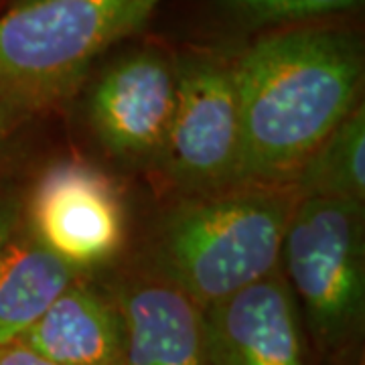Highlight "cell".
<instances>
[{
    "label": "cell",
    "mask_w": 365,
    "mask_h": 365,
    "mask_svg": "<svg viewBox=\"0 0 365 365\" xmlns=\"http://www.w3.org/2000/svg\"><path fill=\"white\" fill-rule=\"evenodd\" d=\"M157 163L189 195L240 181L242 130L230 61L191 57L177 66V96Z\"/></svg>",
    "instance_id": "5b68a950"
},
{
    "label": "cell",
    "mask_w": 365,
    "mask_h": 365,
    "mask_svg": "<svg viewBox=\"0 0 365 365\" xmlns=\"http://www.w3.org/2000/svg\"><path fill=\"white\" fill-rule=\"evenodd\" d=\"M14 2H25V0H13V4H14Z\"/></svg>",
    "instance_id": "e0dca14e"
},
{
    "label": "cell",
    "mask_w": 365,
    "mask_h": 365,
    "mask_svg": "<svg viewBox=\"0 0 365 365\" xmlns=\"http://www.w3.org/2000/svg\"><path fill=\"white\" fill-rule=\"evenodd\" d=\"M201 317L209 365H307L302 314L280 268Z\"/></svg>",
    "instance_id": "ba28073f"
},
{
    "label": "cell",
    "mask_w": 365,
    "mask_h": 365,
    "mask_svg": "<svg viewBox=\"0 0 365 365\" xmlns=\"http://www.w3.org/2000/svg\"><path fill=\"white\" fill-rule=\"evenodd\" d=\"M25 220V195L13 181L0 177V258L11 246Z\"/></svg>",
    "instance_id": "5bb4252c"
},
{
    "label": "cell",
    "mask_w": 365,
    "mask_h": 365,
    "mask_svg": "<svg viewBox=\"0 0 365 365\" xmlns=\"http://www.w3.org/2000/svg\"><path fill=\"white\" fill-rule=\"evenodd\" d=\"M33 114L35 112L31 108L0 91V148L23 126L26 118H31Z\"/></svg>",
    "instance_id": "9a60e30c"
},
{
    "label": "cell",
    "mask_w": 365,
    "mask_h": 365,
    "mask_svg": "<svg viewBox=\"0 0 365 365\" xmlns=\"http://www.w3.org/2000/svg\"><path fill=\"white\" fill-rule=\"evenodd\" d=\"M177 96V66L157 49L108 63L88 93V120L112 157L153 160L165 144Z\"/></svg>",
    "instance_id": "52a82bcc"
},
{
    "label": "cell",
    "mask_w": 365,
    "mask_h": 365,
    "mask_svg": "<svg viewBox=\"0 0 365 365\" xmlns=\"http://www.w3.org/2000/svg\"><path fill=\"white\" fill-rule=\"evenodd\" d=\"M242 163L240 182H290L304 158L361 102V37L307 23L260 35L230 59Z\"/></svg>",
    "instance_id": "6da1fadb"
},
{
    "label": "cell",
    "mask_w": 365,
    "mask_h": 365,
    "mask_svg": "<svg viewBox=\"0 0 365 365\" xmlns=\"http://www.w3.org/2000/svg\"><path fill=\"white\" fill-rule=\"evenodd\" d=\"M0 365H57L29 349L21 341L0 347Z\"/></svg>",
    "instance_id": "2e32d148"
},
{
    "label": "cell",
    "mask_w": 365,
    "mask_h": 365,
    "mask_svg": "<svg viewBox=\"0 0 365 365\" xmlns=\"http://www.w3.org/2000/svg\"><path fill=\"white\" fill-rule=\"evenodd\" d=\"M114 300L126 329V365H209L201 307L179 288L140 280Z\"/></svg>",
    "instance_id": "9c48e42d"
},
{
    "label": "cell",
    "mask_w": 365,
    "mask_h": 365,
    "mask_svg": "<svg viewBox=\"0 0 365 365\" xmlns=\"http://www.w3.org/2000/svg\"><path fill=\"white\" fill-rule=\"evenodd\" d=\"M158 0H25L0 14V91L33 112L66 98Z\"/></svg>",
    "instance_id": "3957f363"
},
{
    "label": "cell",
    "mask_w": 365,
    "mask_h": 365,
    "mask_svg": "<svg viewBox=\"0 0 365 365\" xmlns=\"http://www.w3.org/2000/svg\"><path fill=\"white\" fill-rule=\"evenodd\" d=\"M25 227L76 272L102 268L126 242V209L114 179L86 160H59L25 197Z\"/></svg>",
    "instance_id": "8992f818"
},
{
    "label": "cell",
    "mask_w": 365,
    "mask_h": 365,
    "mask_svg": "<svg viewBox=\"0 0 365 365\" xmlns=\"http://www.w3.org/2000/svg\"><path fill=\"white\" fill-rule=\"evenodd\" d=\"M79 276L23 223L0 258V347L21 339Z\"/></svg>",
    "instance_id": "8fae6325"
},
{
    "label": "cell",
    "mask_w": 365,
    "mask_h": 365,
    "mask_svg": "<svg viewBox=\"0 0 365 365\" xmlns=\"http://www.w3.org/2000/svg\"><path fill=\"white\" fill-rule=\"evenodd\" d=\"M280 270L317 345L343 351L364 329V203L299 199L282 240Z\"/></svg>",
    "instance_id": "277c9868"
},
{
    "label": "cell",
    "mask_w": 365,
    "mask_h": 365,
    "mask_svg": "<svg viewBox=\"0 0 365 365\" xmlns=\"http://www.w3.org/2000/svg\"><path fill=\"white\" fill-rule=\"evenodd\" d=\"M299 199L365 201V110L359 104L290 179Z\"/></svg>",
    "instance_id": "7c38bea8"
},
{
    "label": "cell",
    "mask_w": 365,
    "mask_h": 365,
    "mask_svg": "<svg viewBox=\"0 0 365 365\" xmlns=\"http://www.w3.org/2000/svg\"><path fill=\"white\" fill-rule=\"evenodd\" d=\"M217 4L242 29H282L351 13L364 0H217Z\"/></svg>",
    "instance_id": "4fadbf2b"
},
{
    "label": "cell",
    "mask_w": 365,
    "mask_h": 365,
    "mask_svg": "<svg viewBox=\"0 0 365 365\" xmlns=\"http://www.w3.org/2000/svg\"><path fill=\"white\" fill-rule=\"evenodd\" d=\"M297 203L290 182H240L182 199L153 237L158 278L203 309L270 276Z\"/></svg>",
    "instance_id": "7a4b0ae2"
},
{
    "label": "cell",
    "mask_w": 365,
    "mask_h": 365,
    "mask_svg": "<svg viewBox=\"0 0 365 365\" xmlns=\"http://www.w3.org/2000/svg\"><path fill=\"white\" fill-rule=\"evenodd\" d=\"M19 341L57 365H126L116 300L79 278Z\"/></svg>",
    "instance_id": "30bf717a"
}]
</instances>
